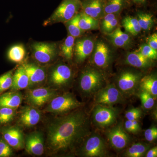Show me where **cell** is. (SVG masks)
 <instances>
[{"mask_svg": "<svg viewBox=\"0 0 157 157\" xmlns=\"http://www.w3.org/2000/svg\"><path fill=\"white\" fill-rule=\"evenodd\" d=\"M90 133L89 117L82 109H75L48 124L47 148L52 154L71 153L79 148Z\"/></svg>", "mask_w": 157, "mask_h": 157, "instance_id": "6da1fadb", "label": "cell"}, {"mask_svg": "<svg viewBox=\"0 0 157 157\" xmlns=\"http://www.w3.org/2000/svg\"><path fill=\"white\" fill-rule=\"evenodd\" d=\"M104 83L105 77L100 69L87 67L80 74L78 88L82 94L89 97L103 87Z\"/></svg>", "mask_w": 157, "mask_h": 157, "instance_id": "7a4b0ae2", "label": "cell"}, {"mask_svg": "<svg viewBox=\"0 0 157 157\" xmlns=\"http://www.w3.org/2000/svg\"><path fill=\"white\" fill-rule=\"evenodd\" d=\"M82 103L70 93L56 96L49 102L45 112L54 114L64 115L82 106Z\"/></svg>", "mask_w": 157, "mask_h": 157, "instance_id": "3957f363", "label": "cell"}, {"mask_svg": "<svg viewBox=\"0 0 157 157\" xmlns=\"http://www.w3.org/2000/svg\"><path fill=\"white\" fill-rule=\"evenodd\" d=\"M107 146L105 140L97 133H91L86 138L78 149L82 156L104 157L107 154Z\"/></svg>", "mask_w": 157, "mask_h": 157, "instance_id": "277c9868", "label": "cell"}, {"mask_svg": "<svg viewBox=\"0 0 157 157\" xmlns=\"http://www.w3.org/2000/svg\"><path fill=\"white\" fill-rule=\"evenodd\" d=\"M81 7V0H63L51 16L45 21L46 25L69 21L78 14Z\"/></svg>", "mask_w": 157, "mask_h": 157, "instance_id": "5b68a950", "label": "cell"}, {"mask_svg": "<svg viewBox=\"0 0 157 157\" xmlns=\"http://www.w3.org/2000/svg\"><path fill=\"white\" fill-rule=\"evenodd\" d=\"M73 75V70L69 66L59 63L51 70L48 76V83L54 89L64 88L71 84Z\"/></svg>", "mask_w": 157, "mask_h": 157, "instance_id": "8992f818", "label": "cell"}, {"mask_svg": "<svg viewBox=\"0 0 157 157\" xmlns=\"http://www.w3.org/2000/svg\"><path fill=\"white\" fill-rule=\"evenodd\" d=\"M117 115V109L115 108L97 104L93 109L91 118L96 126L106 128L115 123Z\"/></svg>", "mask_w": 157, "mask_h": 157, "instance_id": "52a82bcc", "label": "cell"}, {"mask_svg": "<svg viewBox=\"0 0 157 157\" xmlns=\"http://www.w3.org/2000/svg\"><path fill=\"white\" fill-rule=\"evenodd\" d=\"M142 73L132 70L122 71L117 80L118 89L124 95H130L135 92L141 78Z\"/></svg>", "mask_w": 157, "mask_h": 157, "instance_id": "ba28073f", "label": "cell"}, {"mask_svg": "<svg viewBox=\"0 0 157 157\" xmlns=\"http://www.w3.org/2000/svg\"><path fill=\"white\" fill-rule=\"evenodd\" d=\"M58 95L56 90L49 87H40L32 89L27 93L26 99L31 106L39 108Z\"/></svg>", "mask_w": 157, "mask_h": 157, "instance_id": "9c48e42d", "label": "cell"}, {"mask_svg": "<svg viewBox=\"0 0 157 157\" xmlns=\"http://www.w3.org/2000/svg\"><path fill=\"white\" fill-rule=\"evenodd\" d=\"M96 104L111 107L121 103L123 95L114 84L103 86L94 94Z\"/></svg>", "mask_w": 157, "mask_h": 157, "instance_id": "30bf717a", "label": "cell"}, {"mask_svg": "<svg viewBox=\"0 0 157 157\" xmlns=\"http://www.w3.org/2000/svg\"><path fill=\"white\" fill-rule=\"evenodd\" d=\"M92 55V61L98 69H107L112 62L111 49L109 45L101 39L96 42Z\"/></svg>", "mask_w": 157, "mask_h": 157, "instance_id": "8fae6325", "label": "cell"}, {"mask_svg": "<svg viewBox=\"0 0 157 157\" xmlns=\"http://www.w3.org/2000/svg\"><path fill=\"white\" fill-rule=\"evenodd\" d=\"M34 59L41 63H48L53 60L58 53L56 44L46 42H36L32 45Z\"/></svg>", "mask_w": 157, "mask_h": 157, "instance_id": "7c38bea8", "label": "cell"}, {"mask_svg": "<svg viewBox=\"0 0 157 157\" xmlns=\"http://www.w3.org/2000/svg\"><path fill=\"white\" fill-rule=\"evenodd\" d=\"M106 136L110 145L116 150L124 149L130 141V136L121 123L108 129Z\"/></svg>", "mask_w": 157, "mask_h": 157, "instance_id": "4fadbf2b", "label": "cell"}, {"mask_svg": "<svg viewBox=\"0 0 157 157\" xmlns=\"http://www.w3.org/2000/svg\"><path fill=\"white\" fill-rule=\"evenodd\" d=\"M0 134L12 148L19 150L24 147L23 134L18 127L6 125L0 127Z\"/></svg>", "mask_w": 157, "mask_h": 157, "instance_id": "5bb4252c", "label": "cell"}, {"mask_svg": "<svg viewBox=\"0 0 157 157\" xmlns=\"http://www.w3.org/2000/svg\"><path fill=\"white\" fill-rule=\"evenodd\" d=\"M95 41L91 37H84L78 39L75 42L74 55L76 62L83 63L92 53Z\"/></svg>", "mask_w": 157, "mask_h": 157, "instance_id": "9a60e30c", "label": "cell"}, {"mask_svg": "<svg viewBox=\"0 0 157 157\" xmlns=\"http://www.w3.org/2000/svg\"><path fill=\"white\" fill-rule=\"evenodd\" d=\"M106 0H81V12L99 20L104 15Z\"/></svg>", "mask_w": 157, "mask_h": 157, "instance_id": "2e32d148", "label": "cell"}, {"mask_svg": "<svg viewBox=\"0 0 157 157\" xmlns=\"http://www.w3.org/2000/svg\"><path fill=\"white\" fill-rule=\"evenodd\" d=\"M44 142L43 135L39 132L29 134L24 140L25 147L30 154L40 156L44 151Z\"/></svg>", "mask_w": 157, "mask_h": 157, "instance_id": "e0dca14e", "label": "cell"}, {"mask_svg": "<svg viewBox=\"0 0 157 157\" xmlns=\"http://www.w3.org/2000/svg\"><path fill=\"white\" fill-rule=\"evenodd\" d=\"M41 118V113L36 107L26 106L21 110L19 122L24 127L30 128L37 124Z\"/></svg>", "mask_w": 157, "mask_h": 157, "instance_id": "ac0fdd59", "label": "cell"}, {"mask_svg": "<svg viewBox=\"0 0 157 157\" xmlns=\"http://www.w3.org/2000/svg\"><path fill=\"white\" fill-rule=\"evenodd\" d=\"M29 80V86L40 84L45 81L46 73L43 68L33 63H26L22 65Z\"/></svg>", "mask_w": 157, "mask_h": 157, "instance_id": "d6986e66", "label": "cell"}, {"mask_svg": "<svg viewBox=\"0 0 157 157\" xmlns=\"http://www.w3.org/2000/svg\"><path fill=\"white\" fill-rule=\"evenodd\" d=\"M125 61L128 65L140 69H148L153 64L152 60L144 56L136 51L127 53Z\"/></svg>", "mask_w": 157, "mask_h": 157, "instance_id": "ffe728a7", "label": "cell"}, {"mask_svg": "<svg viewBox=\"0 0 157 157\" xmlns=\"http://www.w3.org/2000/svg\"><path fill=\"white\" fill-rule=\"evenodd\" d=\"M113 45L119 48H127L132 43L130 34L124 33L120 28L117 27L111 33L107 35Z\"/></svg>", "mask_w": 157, "mask_h": 157, "instance_id": "44dd1931", "label": "cell"}, {"mask_svg": "<svg viewBox=\"0 0 157 157\" xmlns=\"http://www.w3.org/2000/svg\"><path fill=\"white\" fill-rule=\"evenodd\" d=\"M22 101V96L17 91H12L0 95V108L6 107L16 109Z\"/></svg>", "mask_w": 157, "mask_h": 157, "instance_id": "7402d4cb", "label": "cell"}, {"mask_svg": "<svg viewBox=\"0 0 157 157\" xmlns=\"http://www.w3.org/2000/svg\"><path fill=\"white\" fill-rule=\"evenodd\" d=\"M29 86V80L22 66L17 68L13 75L11 91H17Z\"/></svg>", "mask_w": 157, "mask_h": 157, "instance_id": "603a6c76", "label": "cell"}, {"mask_svg": "<svg viewBox=\"0 0 157 157\" xmlns=\"http://www.w3.org/2000/svg\"><path fill=\"white\" fill-rule=\"evenodd\" d=\"M139 86L141 91L149 93L155 100L157 97V78L156 75L144 76L140 79Z\"/></svg>", "mask_w": 157, "mask_h": 157, "instance_id": "cb8c5ba5", "label": "cell"}, {"mask_svg": "<svg viewBox=\"0 0 157 157\" xmlns=\"http://www.w3.org/2000/svg\"><path fill=\"white\" fill-rule=\"evenodd\" d=\"M78 25L80 29L84 32L97 30L99 28V20L80 12L78 20Z\"/></svg>", "mask_w": 157, "mask_h": 157, "instance_id": "d4e9b609", "label": "cell"}, {"mask_svg": "<svg viewBox=\"0 0 157 157\" xmlns=\"http://www.w3.org/2000/svg\"><path fill=\"white\" fill-rule=\"evenodd\" d=\"M127 0H106L104 13L105 14H119L126 7Z\"/></svg>", "mask_w": 157, "mask_h": 157, "instance_id": "484cf974", "label": "cell"}, {"mask_svg": "<svg viewBox=\"0 0 157 157\" xmlns=\"http://www.w3.org/2000/svg\"><path fill=\"white\" fill-rule=\"evenodd\" d=\"M122 24L127 33L132 36H137L142 30L137 18L135 17L132 16L125 17L123 19Z\"/></svg>", "mask_w": 157, "mask_h": 157, "instance_id": "4316f807", "label": "cell"}, {"mask_svg": "<svg viewBox=\"0 0 157 157\" xmlns=\"http://www.w3.org/2000/svg\"><path fill=\"white\" fill-rule=\"evenodd\" d=\"M150 146L147 144L137 143L134 144L127 149L124 155L128 157H141L146 153Z\"/></svg>", "mask_w": 157, "mask_h": 157, "instance_id": "83f0119b", "label": "cell"}, {"mask_svg": "<svg viewBox=\"0 0 157 157\" xmlns=\"http://www.w3.org/2000/svg\"><path fill=\"white\" fill-rule=\"evenodd\" d=\"M75 39L76 38L69 35L61 46L62 55L68 61L71 60L74 55Z\"/></svg>", "mask_w": 157, "mask_h": 157, "instance_id": "f1b7e54d", "label": "cell"}, {"mask_svg": "<svg viewBox=\"0 0 157 157\" xmlns=\"http://www.w3.org/2000/svg\"><path fill=\"white\" fill-rule=\"evenodd\" d=\"M25 48L22 45H16L12 46L8 52V59L14 63H20L25 57Z\"/></svg>", "mask_w": 157, "mask_h": 157, "instance_id": "f546056e", "label": "cell"}, {"mask_svg": "<svg viewBox=\"0 0 157 157\" xmlns=\"http://www.w3.org/2000/svg\"><path fill=\"white\" fill-rule=\"evenodd\" d=\"M79 13L76 14L73 18L65 23L70 36L75 38H78L84 33V31L80 29L78 25Z\"/></svg>", "mask_w": 157, "mask_h": 157, "instance_id": "4dcf8cb0", "label": "cell"}, {"mask_svg": "<svg viewBox=\"0 0 157 157\" xmlns=\"http://www.w3.org/2000/svg\"><path fill=\"white\" fill-rule=\"evenodd\" d=\"M136 18L141 29L149 30L153 26L154 21L152 14L142 12H138Z\"/></svg>", "mask_w": 157, "mask_h": 157, "instance_id": "1f68e13d", "label": "cell"}, {"mask_svg": "<svg viewBox=\"0 0 157 157\" xmlns=\"http://www.w3.org/2000/svg\"><path fill=\"white\" fill-rule=\"evenodd\" d=\"M15 109L9 107L0 108V127L6 125L13 120Z\"/></svg>", "mask_w": 157, "mask_h": 157, "instance_id": "d6a6232c", "label": "cell"}, {"mask_svg": "<svg viewBox=\"0 0 157 157\" xmlns=\"http://www.w3.org/2000/svg\"><path fill=\"white\" fill-rule=\"evenodd\" d=\"M12 70L4 73L0 76V95L11 88L13 80Z\"/></svg>", "mask_w": 157, "mask_h": 157, "instance_id": "836d02e7", "label": "cell"}, {"mask_svg": "<svg viewBox=\"0 0 157 157\" xmlns=\"http://www.w3.org/2000/svg\"><path fill=\"white\" fill-rule=\"evenodd\" d=\"M139 98L142 106L144 109H150L153 107L155 99L149 93L144 91H141L139 95Z\"/></svg>", "mask_w": 157, "mask_h": 157, "instance_id": "e575fe53", "label": "cell"}, {"mask_svg": "<svg viewBox=\"0 0 157 157\" xmlns=\"http://www.w3.org/2000/svg\"><path fill=\"white\" fill-rule=\"evenodd\" d=\"M136 51L141 54L144 56L152 60L157 59V50H155L149 46L147 44L141 45L140 48L136 50Z\"/></svg>", "mask_w": 157, "mask_h": 157, "instance_id": "d590c367", "label": "cell"}, {"mask_svg": "<svg viewBox=\"0 0 157 157\" xmlns=\"http://www.w3.org/2000/svg\"><path fill=\"white\" fill-rule=\"evenodd\" d=\"M13 155L12 148L3 139L0 137V157H9Z\"/></svg>", "mask_w": 157, "mask_h": 157, "instance_id": "8d00e7d4", "label": "cell"}, {"mask_svg": "<svg viewBox=\"0 0 157 157\" xmlns=\"http://www.w3.org/2000/svg\"><path fill=\"white\" fill-rule=\"evenodd\" d=\"M124 129L128 132L135 134L140 131V125L137 120H127L124 123Z\"/></svg>", "mask_w": 157, "mask_h": 157, "instance_id": "74e56055", "label": "cell"}, {"mask_svg": "<svg viewBox=\"0 0 157 157\" xmlns=\"http://www.w3.org/2000/svg\"><path fill=\"white\" fill-rule=\"evenodd\" d=\"M142 114V111L140 108H134L127 111L125 116L127 120L133 121L139 119Z\"/></svg>", "mask_w": 157, "mask_h": 157, "instance_id": "f35d334b", "label": "cell"}, {"mask_svg": "<svg viewBox=\"0 0 157 157\" xmlns=\"http://www.w3.org/2000/svg\"><path fill=\"white\" fill-rule=\"evenodd\" d=\"M119 24L118 17L117 16L106 25L101 28L102 32L106 35L111 33L117 28Z\"/></svg>", "mask_w": 157, "mask_h": 157, "instance_id": "ab89813d", "label": "cell"}, {"mask_svg": "<svg viewBox=\"0 0 157 157\" xmlns=\"http://www.w3.org/2000/svg\"><path fill=\"white\" fill-rule=\"evenodd\" d=\"M144 137L147 141L152 142L157 138V128L156 127L147 129L144 133Z\"/></svg>", "mask_w": 157, "mask_h": 157, "instance_id": "60d3db41", "label": "cell"}, {"mask_svg": "<svg viewBox=\"0 0 157 157\" xmlns=\"http://www.w3.org/2000/svg\"><path fill=\"white\" fill-rule=\"evenodd\" d=\"M147 44L155 50H157V33L153 34L147 39Z\"/></svg>", "mask_w": 157, "mask_h": 157, "instance_id": "b9f144b4", "label": "cell"}, {"mask_svg": "<svg viewBox=\"0 0 157 157\" xmlns=\"http://www.w3.org/2000/svg\"><path fill=\"white\" fill-rule=\"evenodd\" d=\"M146 157H157V147L156 146L152 147L147 151Z\"/></svg>", "mask_w": 157, "mask_h": 157, "instance_id": "7bdbcfd3", "label": "cell"}, {"mask_svg": "<svg viewBox=\"0 0 157 157\" xmlns=\"http://www.w3.org/2000/svg\"><path fill=\"white\" fill-rule=\"evenodd\" d=\"M132 1L136 4H142L145 2L146 0H132Z\"/></svg>", "mask_w": 157, "mask_h": 157, "instance_id": "ee69618b", "label": "cell"}]
</instances>
